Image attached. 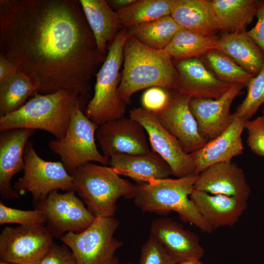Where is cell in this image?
Here are the masks:
<instances>
[{
  "instance_id": "22",
  "label": "cell",
  "mask_w": 264,
  "mask_h": 264,
  "mask_svg": "<svg viewBox=\"0 0 264 264\" xmlns=\"http://www.w3.org/2000/svg\"><path fill=\"white\" fill-rule=\"evenodd\" d=\"M109 164L119 175L140 183L169 178L172 170L167 162L153 150L141 154H118L109 159Z\"/></svg>"
},
{
  "instance_id": "13",
  "label": "cell",
  "mask_w": 264,
  "mask_h": 264,
  "mask_svg": "<svg viewBox=\"0 0 264 264\" xmlns=\"http://www.w3.org/2000/svg\"><path fill=\"white\" fill-rule=\"evenodd\" d=\"M146 133L138 121L124 117L99 126L96 136L103 155L110 159L118 154H137L151 151Z\"/></svg>"
},
{
  "instance_id": "39",
  "label": "cell",
  "mask_w": 264,
  "mask_h": 264,
  "mask_svg": "<svg viewBox=\"0 0 264 264\" xmlns=\"http://www.w3.org/2000/svg\"><path fill=\"white\" fill-rule=\"evenodd\" d=\"M18 70V68L12 62L0 54V83L13 75Z\"/></svg>"
},
{
  "instance_id": "29",
  "label": "cell",
  "mask_w": 264,
  "mask_h": 264,
  "mask_svg": "<svg viewBox=\"0 0 264 264\" xmlns=\"http://www.w3.org/2000/svg\"><path fill=\"white\" fill-rule=\"evenodd\" d=\"M181 27L171 16L127 29L130 35L145 45L156 50L165 49Z\"/></svg>"
},
{
  "instance_id": "2",
  "label": "cell",
  "mask_w": 264,
  "mask_h": 264,
  "mask_svg": "<svg viewBox=\"0 0 264 264\" xmlns=\"http://www.w3.org/2000/svg\"><path fill=\"white\" fill-rule=\"evenodd\" d=\"M123 53V69L118 91L126 104L131 102L133 94L143 89L158 87L175 90L178 72L165 49L151 48L129 34Z\"/></svg>"
},
{
  "instance_id": "44",
  "label": "cell",
  "mask_w": 264,
  "mask_h": 264,
  "mask_svg": "<svg viewBox=\"0 0 264 264\" xmlns=\"http://www.w3.org/2000/svg\"><path fill=\"white\" fill-rule=\"evenodd\" d=\"M263 114L264 115V110L263 111Z\"/></svg>"
},
{
  "instance_id": "40",
  "label": "cell",
  "mask_w": 264,
  "mask_h": 264,
  "mask_svg": "<svg viewBox=\"0 0 264 264\" xmlns=\"http://www.w3.org/2000/svg\"><path fill=\"white\" fill-rule=\"evenodd\" d=\"M107 1L112 9L116 12L133 4L137 0H110Z\"/></svg>"
},
{
  "instance_id": "35",
  "label": "cell",
  "mask_w": 264,
  "mask_h": 264,
  "mask_svg": "<svg viewBox=\"0 0 264 264\" xmlns=\"http://www.w3.org/2000/svg\"><path fill=\"white\" fill-rule=\"evenodd\" d=\"M244 129L249 148L257 155L264 157V115L246 121Z\"/></svg>"
},
{
  "instance_id": "15",
  "label": "cell",
  "mask_w": 264,
  "mask_h": 264,
  "mask_svg": "<svg viewBox=\"0 0 264 264\" xmlns=\"http://www.w3.org/2000/svg\"><path fill=\"white\" fill-rule=\"evenodd\" d=\"M245 87L236 83L218 99H191L190 109L203 137L211 140L228 128L233 118L230 111L231 105Z\"/></svg>"
},
{
  "instance_id": "7",
  "label": "cell",
  "mask_w": 264,
  "mask_h": 264,
  "mask_svg": "<svg viewBox=\"0 0 264 264\" xmlns=\"http://www.w3.org/2000/svg\"><path fill=\"white\" fill-rule=\"evenodd\" d=\"M85 101L80 98L72 111L65 136L50 141V150L58 155L65 169L70 175L78 168L90 162L106 166L109 159L97 149L95 135L99 126L89 120L83 112Z\"/></svg>"
},
{
  "instance_id": "43",
  "label": "cell",
  "mask_w": 264,
  "mask_h": 264,
  "mask_svg": "<svg viewBox=\"0 0 264 264\" xmlns=\"http://www.w3.org/2000/svg\"><path fill=\"white\" fill-rule=\"evenodd\" d=\"M0 264H13L0 261Z\"/></svg>"
},
{
  "instance_id": "17",
  "label": "cell",
  "mask_w": 264,
  "mask_h": 264,
  "mask_svg": "<svg viewBox=\"0 0 264 264\" xmlns=\"http://www.w3.org/2000/svg\"><path fill=\"white\" fill-rule=\"evenodd\" d=\"M35 132V130L24 128L0 131V196L2 200L20 198L11 185V180L23 170L25 146Z\"/></svg>"
},
{
  "instance_id": "16",
  "label": "cell",
  "mask_w": 264,
  "mask_h": 264,
  "mask_svg": "<svg viewBox=\"0 0 264 264\" xmlns=\"http://www.w3.org/2000/svg\"><path fill=\"white\" fill-rule=\"evenodd\" d=\"M174 63L178 75L174 90L192 99H218L233 85L219 80L198 57Z\"/></svg>"
},
{
  "instance_id": "34",
  "label": "cell",
  "mask_w": 264,
  "mask_h": 264,
  "mask_svg": "<svg viewBox=\"0 0 264 264\" xmlns=\"http://www.w3.org/2000/svg\"><path fill=\"white\" fill-rule=\"evenodd\" d=\"M139 264H176L164 247L151 236L143 245Z\"/></svg>"
},
{
  "instance_id": "38",
  "label": "cell",
  "mask_w": 264,
  "mask_h": 264,
  "mask_svg": "<svg viewBox=\"0 0 264 264\" xmlns=\"http://www.w3.org/2000/svg\"><path fill=\"white\" fill-rule=\"evenodd\" d=\"M256 17L255 26L246 33L264 54V0H261Z\"/></svg>"
},
{
  "instance_id": "28",
  "label": "cell",
  "mask_w": 264,
  "mask_h": 264,
  "mask_svg": "<svg viewBox=\"0 0 264 264\" xmlns=\"http://www.w3.org/2000/svg\"><path fill=\"white\" fill-rule=\"evenodd\" d=\"M219 37L181 29L165 48L173 61L198 57L215 49Z\"/></svg>"
},
{
  "instance_id": "20",
  "label": "cell",
  "mask_w": 264,
  "mask_h": 264,
  "mask_svg": "<svg viewBox=\"0 0 264 264\" xmlns=\"http://www.w3.org/2000/svg\"><path fill=\"white\" fill-rule=\"evenodd\" d=\"M233 120L228 128L201 148L190 154L195 164L196 175L208 167L220 162L230 161L243 151L242 133L247 120L233 113Z\"/></svg>"
},
{
  "instance_id": "26",
  "label": "cell",
  "mask_w": 264,
  "mask_h": 264,
  "mask_svg": "<svg viewBox=\"0 0 264 264\" xmlns=\"http://www.w3.org/2000/svg\"><path fill=\"white\" fill-rule=\"evenodd\" d=\"M219 30L223 33H244L251 23L261 2L257 0H212Z\"/></svg>"
},
{
  "instance_id": "6",
  "label": "cell",
  "mask_w": 264,
  "mask_h": 264,
  "mask_svg": "<svg viewBox=\"0 0 264 264\" xmlns=\"http://www.w3.org/2000/svg\"><path fill=\"white\" fill-rule=\"evenodd\" d=\"M129 36L126 29H121L110 44L106 59L97 72L94 95L86 107L85 114L98 126L125 117L126 104L118 94L124 61L123 47Z\"/></svg>"
},
{
  "instance_id": "25",
  "label": "cell",
  "mask_w": 264,
  "mask_h": 264,
  "mask_svg": "<svg viewBox=\"0 0 264 264\" xmlns=\"http://www.w3.org/2000/svg\"><path fill=\"white\" fill-rule=\"evenodd\" d=\"M87 22L93 34L98 49L107 56L110 44L120 28L116 12L105 0H79Z\"/></svg>"
},
{
  "instance_id": "9",
  "label": "cell",
  "mask_w": 264,
  "mask_h": 264,
  "mask_svg": "<svg viewBox=\"0 0 264 264\" xmlns=\"http://www.w3.org/2000/svg\"><path fill=\"white\" fill-rule=\"evenodd\" d=\"M23 175L14 184L20 195L30 192L34 203L44 200L52 191H73V177L62 162L43 159L36 153L31 141L25 146Z\"/></svg>"
},
{
  "instance_id": "21",
  "label": "cell",
  "mask_w": 264,
  "mask_h": 264,
  "mask_svg": "<svg viewBox=\"0 0 264 264\" xmlns=\"http://www.w3.org/2000/svg\"><path fill=\"white\" fill-rule=\"evenodd\" d=\"M190 198L205 221L214 230L235 225L247 209V201L194 189Z\"/></svg>"
},
{
  "instance_id": "41",
  "label": "cell",
  "mask_w": 264,
  "mask_h": 264,
  "mask_svg": "<svg viewBox=\"0 0 264 264\" xmlns=\"http://www.w3.org/2000/svg\"><path fill=\"white\" fill-rule=\"evenodd\" d=\"M179 264H203L199 259H191L184 261Z\"/></svg>"
},
{
  "instance_id": "31",
  "label": "cell",
  "mask_w": 264,
  "mask_h": 264,
  "mask_svg": "<svg viewBox=\"0 0 264 264\" xmlns=\"http://www.w3.org/2000/svg\"><path fill=\"white\" fill-rule=\"evenodd\" d=\"M205 65L220 81L230 84H241L245 87L254 77L222 52L211 49L203 55Z\"/></svg>"
},
{
  "instance_id": "18",
  "label": "cell",
  "mask_w": 264,
  "mask_h": 264,
  "mask_svg": "<svg viewBox=\"0 0 264 264\" xmlns=\"http://www.w3.org/2000/svg\"><path fill=\"white\" fill-rule=\"evenodd\" d=\"M150 236L164 247L176 264L191 259L200 260L204 255L198 236L170 218L153 220Z\"/></svg>"
},
{
  "instance_id": "11",
  "label": "cell",
  "mask_w": 264,
  "mask_h": 264,
  "mask_svg": "<svg viewBox=\"0 0 264 264\" xmlns=\"http://www.w3.org/2000/svg\"><path fill=\"white\" fill-rule=\"evenodd\" d=\"M131 118L144 128L151 150L159 154L169 165L177 178L196 175V167L190 154L184 150L179 141L161 124L155 114L143 108L130 110Z\"/></svg>"
},
{
  "instance_id": "3",
  "label": "cell",
  "mask_w": 264,
  "mask_h": 264,
  "mask_svg": "<svg viewBox=\"0 0 264 264\" xmlns=\"http://www.w3.org/2000/svg\"><path fill=\"white\" fill-rule=\"evenodd\" d=\"M81 97L63 89L54 93H36L20 109L0 117V131L17 128L42 130L61 139L68 129L71 114Z\"/></svg>"
},
{
  "instance_id": "19",
  "label": "cell",
  "mask_w": 264,
  "mask_h": 264,
  "mask_svg": "<svg viewBox=\"0 0 264 264\" xmlns=\"http://www.w3.org/2000/svg\"><path fill=\"white\" fill-rule=\"evenodd\" d=\"M194 189L244 201H247L250 194L242 169L231 161L213 164L202 171L198 175Z\"/></svg>"
},
{
  "instance_id": "5",
  "label": "cell",
  "mask_w": 264,
  "mask_h": 264,
  "mask_svg": "<svg viewBox=\"0 0 264 264\" xmlns=\"http://www.w3.org/2000/svg\"><path fill=\"white\" fill-rule=\"evenodd\" d=\"M73 190L83 199L95 217H113L118 200L133 199L136 185L120 176L111 167L90 162L71 174Z\"/></svg>"
},
{
  "instance_id": "27",
  "label": "cell",
  "mask_w": 264,
  "mask_h": 264,
  "mask_svg": "<svg viewBox=\"0 0 264 264\" xmlns=\"http://www.w3.org/2000/svg\"><path fill=\"white\" fill-rule=\"evenodd\" d=\"M39 89L36 81L18 70L0 83V117L20 109Z\"/></svg>"
},
{
  "instance_id": "36",
  "label": "cell",
  "mask_w": 264,
  "mask_h": 264,
  "mask_svg": "<svg viewBox=\"0 0 264 264\" xmlns=\"http://www.w3.org/2000/svg\"><path fill=\"white\" fill-rule=\"evenodd\" d=\"M170 96V90L158 87L148 88L142 95V107L155 113L166 106L169 102Z\"/></svg>"
},
{
  "instance_id": "10",
  "label": "cell",
  "mask_w": 264,
  "mask_h": 264,
  "mask_svg": "<svg viewBox=\"0 0 264 264\" xmlns=\"http://www.w3.org/2000/svg\"><path fill=\"white\" fill-rule=\"evenodd\" d=\"M45 226L6 227L0 234V261L13 264H40L54 244Z\"/></svg>"
},
{
  "instance_id": "14",
  "label": "cell",
  "mask_w": 264,
  "mask_h": 264,
  "mask_svg": "<svg viewBox=\"0 0 264 264\" xmlns=\"http://www.w3.org/2000/svg\"><path fill=\"white\" fill-rule=\"evenodd\" d=\"M191 99L172 90L166 106L154 113L161 124L179 141L188 154L201 148L209 141L199 133L197 122L190 109Z\"/></svg>"
},
{
  "instance_id": "8",
  "label": "cell",
  "mask_w": 264,
  "mask_h": 264,
  "mask_svg": "<svg viewBox=\"0 0 264 264\" xmlns=\"http://www.w3.org/2000/svg\"><path fill=\"white\" fill-rule=\"evenodd\" d=\"M119 224L114 216L95 217L84 230L67 232L60 238L71 251L76 264H108L123 244L114 236Z\"/></svg>"
},
{
  "instance_id": "24",
  "label": "cell",
  "mask_w": 264,
  "mask_h": 264,
  "mask_svg": "<svg viewBox=\"0 0 264 264\" xmlns=\"http://www.w3.org/2000/svg\"><path fill=\"white\" fill-rule=\"evenodd\" d=\"M215 49L228 56L254 76L264 64V54L246 32L223 33L219 37Z\"/></svg>"
},
{
  "instance_id": "4",
  "label": "cell",
  "mask_w": 264,
  "mask_h": 264,
  "mask_svg": "<svg viewBox=\"0 0 264 264\" xmlns=\"http://www.w3.org/2000/svg\"><path fill=\"white\" fill-rule=\"evenodd\" d=\"M198 175L157 179L136 185L134 202L143 212L165 214L176 212L180 219L211 234L214 229L204 220L191 199Z\"/></svg>"
},
{
  "instance_id": "33",
  "label": "cell",
  "mask_w": 264,
  "mask_h": 264,
  "mask_svg": "<svg viewBox=\"0 0 264 264\" xmlns=\"http://www.w3.org/2000/svg\"><path fill=\"white\" fill-rule=\"evenodd\" d=\"M46 217L43 211L35 208L34 210H22L13 208L0 201V224L17 223L23 226H44Z\"/></svg>"
},
{
  "instance_id": "23",
  "label": "cell",
  "mask_w": 264,
  "mask_h": 264,
  "mask_svg": "<svg viewBox=\"0 0 264 264\" xmlns=\"http://www.w3.org/2000/svg\"><path fill=\"white\" fill-rule=\"evenodd\" d=\"M171 16L181 29L206 36L219 30L212 0H172Z\"/></svg>"
},
{
  "instance_id": "37",
  "label": "cell",
  "mask_w": 264,
  "mask_h": 264,
  "mask_svg": "<svg viewBox=\"0 0 264 264\" xmlns=\"http://www.w3.org/2000/svg\"><path fill=\"white\" fill-rule=\"evenodd\" d=\"M40 264H76L70 250L66 245L53 244Z\"/></svg>"
},
{
  "instance_id": "1",
  "label": "cell",
  "mask_w": 264,
  "mask_h": 264,
  "mask_svg": "<svg viewBox=\"0 0 264 264\" xmlns=\"http://www.w3.org/2000/svg\"><path fill=\"white\" fill-rule=\"evenodd\" d=\"M0 54L47 94L66 89L87 101L107 56L79 0H0Z\"/></svg>"
},
{
  "instance_id": "32",
  "label": "cell",
  "mask_w": 264,
  "mask_h": 264,
  "mask_svg": "<svg viewBox=\"0 0 264 264\" xmlns=\"http://www.w3.org/2000/svg\"><path fill=\"white\" fill-rule=\"evenodd\" d=\"M247 94L235 113L245 120H250L264 104V64L256 76L246 85Z\"/></svg>"
},
{
  "instance_id": "42",
  "label": "cell",
  "mask_w": 264,
  "mask_h": 264,
  "mask_svg": "<svg viewBox=\"0 0 264 264\" xmlns=\"http://www.w3.org/2000/svg\"><path fill=\"white\" fill-rule=\"evenodd\" d=\"M108 264H118V262L116 258H114L113 260ZM126 264H132L131 263H128Z\"/></svg>"
},
{
  "instance_id": "30",
  "label": "cell",
  "mask_w": 264,
  "mask_h": 264,
  "mask_svg": "<svg viewBox=\"0 0 264 264\" xmlns=\"http://www.w3.org/2000/svg\"><path fill=\"white\" fill-rule=\"evenodd\" d=\"M172 0H137L116 12L121 29L148 22L171 15Z\"/></svg>"
},
{
  "instance_id": "12",
  "label": "cell",
  "mask_w": 264,
  "mask_h": 264,
  "mask_svg": "<svg viewBox=\"0 0 264 264\" xmlns=\"http://www.w3.org/2000/svg\"><path fill=\"white\" fill-rule=\"evenodd\" d=\"M36 206L44 214L46 227L53 237H61L69 232L79 233L89 226L95 218L74 191L64 194L53 191Z\"/></svg>"
}]
</instances>
